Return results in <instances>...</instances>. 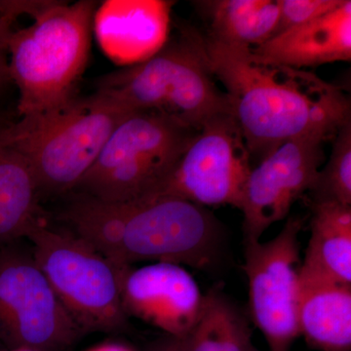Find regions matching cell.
I'll list each match as a JSON object with an SVG mask.
<instances>
[{
  "label": "cell",
  "mask_w": 351,
  "mask_h": 351,
  "mask_svg": "<svg viewBox=\"0 0 351 351\" xmlns=\"http://www.w3.org/2000/svg\"><path fill=\"white\" fill-rule=\"evenodd\" d=\"M121 302L127 316H134L168 336L184 339L199 320L204 295L182 265L154 263L121 276Z\"/></svg>",
  "instance_id": "cell-12"
},
{
  "label": "cell",
  "mask_w": 351,
  "mask_h": 351,
  "mask_svg": "<svg viewBox=\"0 0 351 351\" xmlns=\"http://www.w3.org/2000/svg\"><path fill=\"white\" fill-rule=\"evenodd\" d=\"M254 351H258V350H254Z\"/></svg>",
  "instance_id": "cell-29"
},
{
  "label": "cell",
  "mask_w": 351,
  "mask_h": 351,
  "mask_svg": "<svg viewBox=\"0 0 351 351\" xmlns=\"http://www.w3.org/2000/svg\"><path fill=\"white\" fill-rule=\"evenodd\" d=\"M248 321L219 289L204 295L199 320L184 338V351H254Z\"/></svg>",
  "instance_id": "cell-19"
},
{
  "label": "cell",
  "mask_w": 351,
  "mask_h": 351,
  "mask_svg": "<svg viewBox=\"0 0 351 351\" xmlns=\"http://www.w3.org/2000/svg\"><path fill=\"white\" fill-rule=\"evenodd\" d=\"M6 348L4 346L3 343H2L1 339H0V351H5Z\"/></svg>",
  "instance_id": "cell-28"
},
{
  "label": "cell",
  "mask_w": 351,
  "mask_h": 351,
  "mask_svg": "<svg viewBox=\"0 0 351 351\" xmlns=\"http://www.w3.org/2000/svg\"><path fill=\"white\" fill-rule=\"evenodd\" d=\"M95 93L127 112L161 113L196 131L232 112L215 82L203 36L191 27L168 38L149 59L101 76Z\"/></svg>",
  "instance_id": "cell-4"
},
{
  "label": "cell",
  "mask_w": 351,
  "mask_h": 351,
  "mask_svg": "<svg viewBox=\"0 0 351 351\" xmlns=\"http://www.w3.org/2000/svg\"><path fill=\"white\" fill-rule=\"evenodd\" d=\"M304 221L300 217H290L269 241L244 240V270L249 281L252 318L271 351H290L300 336L299 234Z\"/></svg>",
  "instance_id": "cell-10"
},
{
  "label": "cell",
  "mask_w": 351,
  "mask_h": 351,
  "mask_svg": "<svg viewBox=\"0 0 351 351\" xmlns=\"http://www.w3.org/2000/svg\"><path fill=\"white\" fill-rule=\"evenodd\" d=\"M25 13V0H3L0 16V94L11 82L8 66V40L16 22Z\"/></svg>",
  "instance_id": "cell-22"
},
{
  "label": "cell",
  "mask_w": 351,
  "mask_h": 351,
  "mask_svg": "<svg viewBox=\"0 0 351 351\" xmlns=\"http://www.w3.org/2000/svg\"><path fill=\"white\" fill-rule=\"evenodd\" d=\"M250 160V152L232 113L217 115L201 127L175 169L152 196H174L203 207L232 205L240 210L252 170Z\"/></svg>",
  "instance_id": "cell-9"
},
{
  "label": "cell",
  "mask_w": 351,
  "mask_h": 351,
  "mask_svg": "<svg viewBox=\"0 0 351 351\" xmlns=\"http://www.w3.org/2000/svg\"><path fill=\"white\" fill-rule=\"evenodd\" d=\"M197 132L161 113H129L71 193L110 203L156 195Z\"/></svg>",
  "instance_id": "cell-6"
},
{
  "label": "cell",
  "mask_w": 351,
  "mask_h": 351,
  "mask_svg": "<svg viewBox=\"0 0 351 351\" xmlns=\"http://www.w3.org/2000/svg\"><path fill=\"white\" fill-rule=\"evenodd\" d=\"M11 123H12V121H7L5 117H2L1 113H0V138Z\"/></svg>",
  "instance_id": "cell-25"
},
{
  "label": "cell",
  "mask_w": 351,
  "mask_h": 351,
  "mask_svg": "<svg viewBox=\"0 0 351 351\" xmlns=\"http://www.w3.org/2000/svg\"><path fill=\"white\" fill-rule=\"evenodd\" d=\"M203 43L251 156L262 160L294 138L334 137L351 119L350 101L343 90L315 73L265 61L250 48L208 36Z\"/></svg>",
  "instance_id": "cell-1"
},
{
  "label": "cell",
  "mask_w": 351,
  "mask_h": 351,
  "mask_svg": "<svg viewBox=\"0 0 351 351\" xmlns=\"http://www.w3.org/2000/svg\"><path fill=\"white\" fill-rule=\"evenodd\" d=\"M25 239L58 299L82 334L119 332L128 316L121 302L120 267L75 233L51 228L43 217ZM129 267V265H126Z\"/></svg>",
  "instance_id": "cell-7"
},
{
  "label": "cell",
  "mask_w": 351,
  "mask_h": 351,
  "mask_svg": "<svg viewBox=\"0 0 351 351\" xmlns=\"http://www.w3.org/2000/svg\"><path fill=\"white\" fill-rule=\"evenodd\" d=\"M98 2L36 0L27 27L8 40L11 82L19 92V117L63 107L75 99L87 68Z\"/></svg>",
  "instance_id": "cell-3"
},
{
  "label": "cell",
  "mask_w": 351,
  "mask_h": 351,
  "mask_svg": "<svg viewBox=\"0 0 351 351\" xmlns=\"http://www.w3.org/2000/svg\"><path fill=\"white\" fill-rule=\"evenodd\" d=\"M3 15V0H0V16Z\"/></svg>",
  "instance_id": "cell-27"
},
{
  "label": "cell",
  "mask_w": 351,
  "mask_h": 351,
  "mask_svg": "<svg viewBox=\"0 0 351 351\" xmlns=\"http://www.w3.org/2000/svg\"><path fill=\"white\" fill-rule=\"evenodd\" d=\"M329 160L319 170L313 188V203L331 202L351 206V119L334 136Z\"/></svg>",
  "instance_id": "cell-20"
},
{
  "label": "cell",
  "mask_w": 351,
  "mask_h": 351,
  "mask_svg": "<svg viewBox=\"0 0 351 351\" xmlns=\"http://www.w3.org/2000/svg\"><path fill=\"white\" fill-rule=\"evenodd\" d=\"M85 351H135L133 348L123 343H115V341H108V343H100L88 348Z\"/></svg>",
  "instance_id": "cell-24"
},
{
  "label": "cell",
  "mask_w": 351,
  "mask_h": 351,
  "mask_svg": "<svg viewBox=\"0 0 351 351\" xmlns=\"http://www.w3.org/2000/svg\"><path fill=\"white\" fill-rule=\"evenodd\" d=\"M171 7L162 0H108L97 6L93 34L115 64L141 63L169 38Z\"/></svg>",
  "instance_id": "cell-13"
},
{
  "label": "cell",
  "mask_w": 351,
  "mask_h": 351,
  "mask_svg": "<svg viewBox=\"0 0 351 351\" xmlns=\"http://www.w3.org/2000/svg\"><path fill=\"white\" fill-rule=\"evenodd\" d=\"M147 351H184V339L168 336L152 343Z\"/></svg>",
  "instance_id": "cell-23"
},
{
  "label": "cell",
  "mask_w": 351,
  "mask_h": 351,
  "mask_svg": "<svg viewBox=\"0 0 351 351\" xmlns=\"http://www.w3.org/2000/svg\"><path fill=\"white\" fill-rule=\"evenodd\" d=\"M82 335L32 252L0 247V339L6 350L64 351Z\"/></svg>",
  "instance_id": "cell-8"
},
{
  "label": "cell",
  "mask_w": 351,
  "mask_h": 351,
  "mask_svg": "<svg viewBox=\"0 0 351 351\" xmlns=\"http://www.w3.org/2000/svg\"><path fill=\"white\" fill-rule=\"evenodd\" d=\"M311 239L301 276L351 285V206L313 203Z\"/></svg>",
  "instance_id": "cell-16"
},
{
  "label": "cell",
  "mask_w": 351,
  "mask_h": 351,
  "mask_svg": "<svg viewBox=\"0 0 351 351\" xmlns=\"http://www.w3.org/2000/svg\"><path fill=\"white\" fill-rule=\"evenodd\" d=\"M265 61L298 69L351 59V1L331 12L280 32L252 49Z\"/></svg>",
  "instance_id": "cell-14"
},
{
  "label": "cell",
  "mask_w": 351,
  "mask_h": 351,
  "mask_svg": "<svg viewBox=\"0 0 351 351\" xmlns=\"http://www.w3.org/2000/svg\"><path fill=\"white\" fill-rule=\"evenodd\" d=\"M39 191L19 152L0 145V247L25 239L41 218Z\"/></svg>",
  "instance_id": "cell-18"
},
{
  "label": "cell",
  "mask_w": 351,
  "mask_h": 351,
  "mask_svg": "<svg viewBox=\"0 0 351 351\" xmlns=\"http://www.w3.org/2000/svg\"><path fill=\"white\" fill-rule=\"evenodd\" d=\"M195 3L209 24L208 36L219 43L254 49L276 34L278 0H204Z\"/></svg>",
  "instance_id": "cell-17"
},
{
  "label": "cell",
  "mask_w": 351,
  "mask_h": 351,
  "mask_svg": "<svg viewBox=\"0 0 351 351\" xmlns=\"http://www.w3.org/2000/svg\"><path fill=\"white\" fill-rule=\"evenodd\" d=\"M129 113L96 93L76 96L56 110L12 121L0 145L24 157L39 193H71Z\"/></svg>",
  "instance_id": "cell-5"
},
{
  "label": "cell",
  "mask_w": 351,
  "mask_h": 351,
  "mask_svg": "<svg viewBox=\"0 0 351 351\" xmlns=\"http://www.w3.org/2000/svg\"><path fill=\"white\" fill-rule=\"evenodd\" d=\"M327 140L313 135L288 141L252 168L240 208L244 240H260L270 226L288 216L295 201L311 191L325 160Z\"/></svg>",
  "instance_id": "cell-11"
},
{
  "label": "cell",
  "mask_w": 351,
  "mask_h": 351,
  "mask_svg": "<svg viewBox=\"0 0 351 351\" xmlns=\"http://www.w3.org/2000/svg\"><path fill=\"white\" fill-rule=\"evenodd\" d=\"M73 233L120 267L171 263L207 269L223 251V226L206 208L174 196L110 203L71 193Z\"/></svg>",
  "instance_id": "cell-2"
},
{
  "label": "cell",
  "mask_w": 351,
  "mask_h": 351,
  "mask_svg": "<svg viewBox=\"0 0 351 351\" xmlns=\"http://www.w3.org/2000/svg\"><path fill=\"white\" fill-rule=\"evenodd\" d=\"M300 335L320 351L351 350V285L301 276Z\"/></svg>",
  "instance_id": "cell-15"
},
{
  "label": "cell",
  "mask_w": 351,
  "mask_h": 351,
  "mask_svg": "<svg viewBox=\"0 0 351 351\" xmlns=\"http://www.w3.org/2000/svg\"><path fill=\"white\" fill-rule=\"evenodd\" d=\"M5 351H40V350H34V348H11V350H6Z\"/></svg>",
  "instance_id": "cell-26"
},
{
  "label": "cell",
  "mask_w": 351,
  "mask_h": 351,
  "mask_svg": "<svg viewBox=\"0 0 351 351\" xmlns=\"http://www.w3.org/2000/svg\"><path fill=\"white\" fill-rule=\"evenodd\" d=\"M341 1L343 0H278L279 18L274 36L326 15L339 6Z\"/></svg>",
  "instance_id": "cell-21"
}]
</instances>
